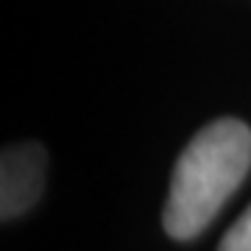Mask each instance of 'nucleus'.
Segmentation results:
<instances>
[{
	"label": "nucleus",
	"mask_w": 251,
	"mask_h": 251,
	"mask_svg": "<svg viewBox=\"0 0 251 251\" xmlns=\"http://www.w3.org/2000/svg\"><path fill=\"white\" fill-rule=\"evenodd\" d=\"M251 171V128L221 117L204 126L173 168L162 226L173 240H193L212 224Z\"/></svg>",
	"instance_id": "1"
},
{
	"label": "nucleus",
	"mask_w": 251,
	"mask_h": 251,
	"mask_svg": "<svg viewBox=\"0 0 251 251\" xmlns=\"http://www.w3.org/2000/svg\"><path fill=\"white\" fill-rule=\"evenodd\" d=\"M48 153L39 143H20L3 151L0 162V215L3 221L28 212L45 187Z\"/></svg>",
	"instance_id": "2"
},
{
	"label": "nucleus",
	"mask_w": 251,
	"mask_h": 251,
	"mask_svg": "<svg viewBox=\"0 0 251 251\" xmlns=\"http://www.w3.org/2000/svg\"><path fill=\"white\" fill-rule=\"evenodd\" d=\"M218 251H251V206H246V212L224 234Z\"/></svg>",
	"instance_id": "3"
}]
</instances>
